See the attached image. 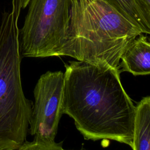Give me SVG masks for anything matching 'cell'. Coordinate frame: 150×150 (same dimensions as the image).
I'll list each match as a JSON object with an SVG mask.
<instances>
[{
    "label": "cell",
    "mask_w": 150,
    "mask_h": 150,
    "mask_svg": "<svg viewBox=\"0 0 150 150\" xmlns=\"http://www.w3.org/2000/svg\"><path fill=\"white\" fill-rule=\"evenodd\" d=\"M142 30L105 0H72L60 56L120 69L127 46Z\"/></svg>",
    "instance_id": "2"
},
{
    "label": "cell",
    "mask_w": 150,
    "mask_h": 150,
    "mask_svg": "<svg viewBox=\"0 0 150 150\" xmlns=\"http://www.w3.org/2000/svg\"><path fill=\"white\" fill-rule=\"evenodd\" d=\"M18 150H67L63 149L62 144L56 143H43L35 141L32 142L25 141ZM83 150V149H80Z\"/></svg>",
    "instance_id": "9"
},
{
    "label": "cell",
    "mask_w": 150,
    "mask_h": 150,
    "mask_svg": "<svg viewBox=\"0 0 150 150\" xmlns=\"http://www.w3.org/2000/svg\"><path fill=\"white\" fill-rule=\"evenodd\" d=\"M62 112L71 117L86 139L132 145L135 106L120 80V69L83 61L65 64Z\"/></svg>",
    "instance_id": "1"
},
{
    "label": "cell",
    "mask_w": 150,
    "mask_h": 150,
    "mask_svg": "<svg viewBox=\"0 0 150 150\" xmlns=\"http://www.w3.org/2000/svg\"><path fill=\"white\" fill-rule=\"evenodd\" d=\"M20 30L24 57L59 56L68 30L72 0H30Z\"/></svg>",
    "instance_id": "4"
},
{
    "label": "cell",
    "mask_w": 150,
    "mask_h": 150,
    "mask_svg": "<svg viewBox=\"0 0 150 150\" xmlns=\"http://www.w3.org/2000/svg\"><path fill=\"white\" fill-rule=\"evenodd\" d=\"M30 0H21V9L25 8L29 4Z\"/></svg>",
    "instance_id": "11"
},
{
    "label": "cell",
    "mask_w": 150,
    "mask_h": 150,
    "mask_svg": "<svg viewBox=\"0 0 150 150\" xmlns=\"http://www.w3.org/2000/svg\"><path fill=\"white\" fill-rule=\"evenodd\" d=\"M0 150H1V149H0Z\"/></svg>",
    "instance_id": "13"
},
{
    "label": "cell",
    "mask_w": 150,
    "mask_h": 150,
    "mask_svg": "<svg viewBox=\"0 0 150 150\" xmlns=\"http://www.w3.org/2000/svg\"><path fill=\"white\" fill-rule=\"evenodd\" d=\"M21 0H12L0 26V149L18 150L26 141L33 103L21 76Z\"/></svg>",
    "instance_id": "3"
},
{
    "label": "cell",
    "mask_w": 150,
    "mask_h": 150,
    "mask_svg": "<svg viewBox=\"0 0 150 150\" xmlns=\"http://www.w3.org/2000/svg\"><path fill=\"white\" fill-rule=\"evenodd\" d=\"M133 150H150V96L143 97L136 106Z\"/></svg>",
    "instance_id": "7"
},
{
    "label": "cell",
    "mask_w": 150,
    "mask_h": 150,
    "mask_svg": "<svg viewBox=\"0 0 150 150\" xmlns=\"http://www.w3.org/2000/svg\"><path fill=\"white\" fill-rule=\"evenodd\" d=\"M139 11L142 17L144 18L148 26L150 29V11L144 1L141 5L139 6Z\"/></svg>",
    "instance_id": "10"
},
{
    "label": "cell",
    "mask_w": 150,
    "mask_h": 150,
    "mask_svg": "<svg viewBox=\"0 0 150 150\" xmlns=\"http://www.w3.org/2000/svg\"><path fill=\"white\" fill-rule=\"evenodd\" d=\"M120 63L121 71L134 76L150 74V41L141 33L124 51Z\"/></svg>",
    "instance_id": "6"
},
{
    "label": "cell",
    "mask_w": 150,
    "mask_h": 150,
    "mask_svg": "<svg viewBox=\"0 0 150 150\" xmlns=\"http://www.w3.org/2000/svg\"><path fill=\"white\" fill-rule=\"evenodd\" d=\"M64 73L48 71L41 75L34 88L35 103L29 121L34 141L53 143L62 112Z\"/></svg>",
    "instance_id": "5"
},
{
    "label": "cell",
    "mask_w": 150,
    "mask_h": 150,
    "mask_svg": "<svg viewBox=\"0 0 150 150\" xmlns=\"http://www.w3.org/2000/svg\"><path fill=\"white\" fill-rule=\"evenodd\" d=\"M105 1L139 27L144 33L150 35V29L142 17L137 2V0Z\"/></svg>",
    "instance_id": "8"
},
{
    "label": "cell",
    "mask_w": 150,
    "mask_h": 150,
    "mask_svg": "<svg viewBox=\"0 0 150 150\" xmlns=\"http://www.w3.org/2000/svg\"><path fill=\"white\" fill-rule=\"evenodd\" d=\"M150 11V0H143Z\"/></svg>",
    "instance_id": "12"
}]
</instances>
